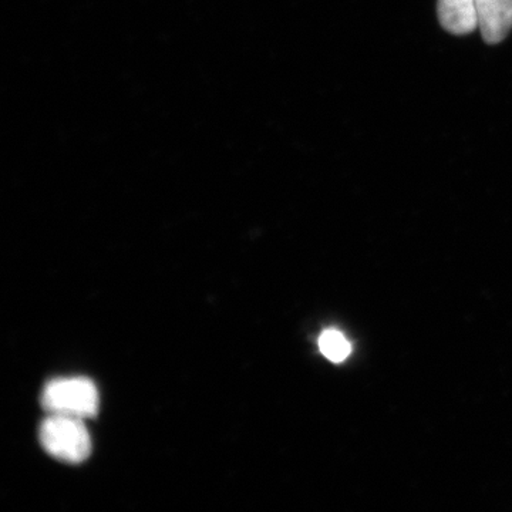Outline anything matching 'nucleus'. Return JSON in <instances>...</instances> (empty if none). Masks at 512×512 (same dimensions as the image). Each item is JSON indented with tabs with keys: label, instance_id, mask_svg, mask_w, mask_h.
<instances>
[{
	"label": "nucleus",
	"instance_id": "obj_1",
	"mask_svg": "<svg viewBox=\"0 0 512 512\" xmlns=\"http://www.w3.org/2000/svg\"><path fill=\"white\" fill-rule=\"evenodd\" d=\"M39 439L50 456L64 463H83L92 453L89 430L77 417L49 414L40 424Z\"/></svg>",
	"mask_w": 512,
	"mask_h": 512
},
{
	"label": "nucleus",
	"instance_id": "obj_5",
	"mask_svg": "<svg viewBox=\"0 0 512 512\" xmlns=\"http://www.w3.org/2000/svg\"><path fill=\"white\" fill-rule=\"evenodd\" d=\"M319 349L322 355L332 362L340 363L350 355L349 340L342 332L336 329H328L319 336Z\"/></svg>",
	"mask_w": 512,
	"mask_h": 512
},
{
	"label": "nucleus",
	"instance_id": "obj_2",
	"mask_svg": "<svg viewBox=\"0 0 512 512\" xmlns=\"http://www.w3.org/2000/svg\"><path fill=\"white\" fill-rule=\"evenodd\" d=\"M40 402L49 414L84 420L99 412L100 396L96 384L87 377H64L46 384Z\"/></svg>",
	"mask_w": 512,
	"mask_h": 512
},
{
	"label": "nucleus",
	"instance_id": "obj_3",
	"mask_svg": "<svg viewBox=\"0 0 512 512\" xmlns=\"http://www.w3.org/2000/svg\"><path fill=\"white\" fill-rule=\"evenodd\" d=\"M478 28L485 42L495 45L512 28V0H476Z\"/></svg>",
	"mask_w": 512,
	"mask_h": 512
},
{
	"label": "nucleus",
	"instance_id": "obj_4",
	"mask_svg": "<svg viewBox=\"0 0 512 512\" xmlns=\"http://www.w3.org/2000/svg\"><path fill=\"white\" fill-rule=\"evenodd\" d=\"M441 26L453 35H468L478 28L476 0H439Z\"/></svg>",
	"mask_w": 512,
	"mask_h": 512
}]
</instances>
